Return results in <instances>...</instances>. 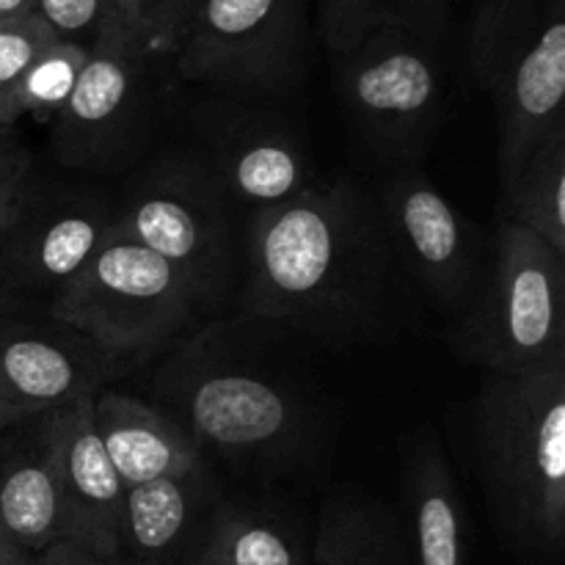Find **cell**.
<instances>
[{
  "label": "cell",
  "instance_id": "3957f363",
  "mask_svg": "<svg viewBox=\"0 0 565 565\" xmlns=\"http://www.w3.org/2000/svg\"><path fill=\"white\" fill-rule=\"evenodd\" d=\"M469 419L497 533L522 561L555 563L565 546V356L486 373Z\"/></svg>",
  "mask_w": 565,
  "mask_h": 565
},
{
  "label": "cell",
  "instance_id": "5bb4252c",
  "mask_svg": "<svg viewBox=\"0 0 565 565\" xmlns=\"http://www.w3.org/2000/svg\"><path fill=\"white\" fill-rule=\"evenodd\" d=\"M207 166L235 204L252 213L290 202L315 182L312 158L301 138L263 110L210 114Z\"/></svg>",
  "mask_w": 565,
  "mask_h": 565
},
{
  "label": "cell",
  "instance_id": "7c38bea8",
  "mask_svg": "<svg viewBox=\"0 0 565 565\" xmlns=\"http://www.w3.org/2000/svg\"><path fill=\"white\" fill-rule=\"evenodd\" d=\"M119 379L108 356L88 337L47 315H25L0 326V414L17 428L50 412L88 401Z\"/></svg>",
  "mask_w": 565,
  "mask_h": 565
},
{
  "label": "cell",
  "instance_id": "d6986e66",
  "mask_svg": "<svg viewBox=\"0 0 565 565\" xmlns=\"http://www.w3.org/2000/svg\"><path fill=\"white\" fill-rule=\"evenodd\" d=\"M0 450V541L42 555L64 541V500L36 419Z\"/></svg>",
  "mask_w": 565,
  "mask_h": 565
},
{
  "label": "cell",
  "instance_id": "ffe728a7",
  "mask_svg": "<svg viewBox=\"0 0 565 565\" xmlns=\"http://www.w3.org/2000/svg\"><path fill=\"white\" fill-rule=\"evenodd\" d=\"M309 565H412L395 513L370 497H329L320 513Z\"/></svg>",
  "mask_w": 565,
  "mask_h": 565
},
{
  "label": "cell",
  "instance_id": "e0dca14e",
  "mask_svg": "<svg viewBox=\"0 0 565 565\" xmlns=\"http://www.w3.org/2000/svg\"><path fill=\"white\" fill-rule=\"evenodd\" d=\"M406 544L412 565H469L467 508L452 463L430 425L401 441Z\"/></svg>",
  "mask_w": 565,
  "mask_h": 565
},
{
  "label": "cell",
  "instance_id": "d6a6232c",
  "mask_svg": "<svg viewBox=\"0 0 565 565\" xmlns=\"http://www.w3.org/2000/svg\"><path fill=\"white\" fill-rule=\"evenodd\" d=\"M25 312H28V303L20 301V298H14L11 292H6L3 287H0V326H3L6 320H14Z\"/></svg>",
  "mask_w": 565,
  "mask_h": 565
},
{
  "label": "cell",
  "instance_id": "2e32d148",
  "mask_svg": "<svg viewBox=\"0 0 565 565\" xmlns=\"http://www.w3.org/2000/svg\"><path fill=\"white\" fill-rule=\"evenodd\" d=\"M218 508L210 469L125 489L114 565H180Z\"/></svg>",
  "mask_w": 565,
  "mask_h": 565
},
{
  "label": "cell",
  "instance_id": "484cf974",
  "mask_svg": "<svg viewBox=\"0 0 565 565\" xmlns=\"http://www.w3.org/2000/svg\"><path fill=\"white\" fill-rule=\"evenodd\" d=\"M114 22L154 58H174L199 0H110Z\"/></svg>",
  "mask_w": 565,
  "mask_h": 565
},
{
  "label": "cell",
  "instance_id": "ba28073f",
  "mask_svg": "<svg viewBox=\"0 0 565 565\" xmlns=\"http://www.w3.org/2000/svg\"><path fill=\"white\" fill-rule=\"evenodd\" d=\"M307 50L309 0H199L171 61L188 83L270 97L301 81Z\"/></svg>",
  "mask_w": 565,
  "mask_h": 565
},
{
  "label": "cell",
  "instance_id": "277c9868",
  "mask_svg": "<svg viewBox=\"0 0 565 565\" xmlns=\"http://www.w3.org/2000/svg\"><path fill=\"white\" fill-rule=\"evenodd\" d=\"M47 315L88 337L125 375L171 351L204 312L171 265L110 224L86 268L50 298Z\"/></svg>",
  "mask_w": 565,
  "mask_h": 565
},
{
  "label": "cell",
  "instance_id": "9c48e42d",
  "mask_svg": "<svg viewBox=\"0 0 565 565\" xmlns=\"http://www.w3.org/2000/svg\"><path fill=\"white\" fill-rule=\"evenodd\" d=\"M392 243L423 301L452 323L472 301L489 237L417 166L386 171L375 185Z\"/></svg>",
  "mask_w": 565,
  "mask_h": 565
},
{
  "label": "cell",
  "instance_id": "603a6c76",
  "mask_svg": "<svg viewBox=\"0 0 565 565\" xmlns=\"http://www.w3.org/2000/svg\"><path fill=\"white\" fill-rule=\"evenodd\" d=\"M88 50L72 42H53L28 64L20 81L14 83L0 105V127H14L20 119H33L39 125H53L55 116L64 110L66 99L72 97Z\"/></svg>",
  "mask_w": 565,
  "mask_h": 565
},
{
  "label": "cell",
  "instance_id": "8fae6325",
  "mask_svg": "<svg viewBox=\"0 0 565 565\" xmlns=\"http://www.w3.org/2000/svg\"><path fill=\"white\" fill-rule=\"evenodd\" d=\"M154 61L116 22L99 33L72 97L50 125L61 163L99 169L125 154L147 121Z\"/></svg>",
  "mask_w": 565,
  "mask_h": 565
},
{
  "label": "cell",
  "instance_id": "4316f807",
  "mask_svg": "<svg viewBox=\"0 0 565 565\" xmlns=\"http://www.w3.org/2000/svg\"><path fill=\"white\" fill-rule=\"evenodd\" d=\"M33 20L58 42L92 47L114 22L110 0H33Z\"/></svg>",
  "mask_w": 565,
  "mask_h": 565
},
{
  "label": "cell",
  "instance_id": "9a60e30c",
  "mask_svg": "<svg viewBox=\"0 0 565 565\" xmlns=\"http://www.w3.org/2000/svg\"><path fill=\"white\" fill-rule=\"evenodd\" d=\"M497 103L500 191L524 160L565 127V0H550L539 28L491 88Z\"/></svg>",
  "mask_w": 565,
  "mask_h": 565
},
{
  "label": "cell",
  "instance_id": "5b68a950",
  "mask_svg": "<svg viewBox=\"0 0 565 565\" xmlns=\"http://www.w3.org/2000/svg\"><path fill=\"white\" fill-rule=\"evenodd\" d=\"M445 334L483 373L516 375L565 356V257L500 218L478 290Z\"/></svg>",
  "mask_w": 565,
  "mask_h": 565
},
{
  "label": "cell",
  "instance_id": "44dd1931",
  "mask_svg": "<svg viewBox=\"0 0 565 565\" xmlns=\"http://www.w3.org/2000/svg\"><path fill=\"white\" fill-rule=\"evenodd\" d=\"M565 257V127L552 132L502 188V215Z\"/></svg>",
  "mask_w": 565,
  "mask_h": 565
},
{
  "label": "cell",
  "instance_id": "83f0119b",
  "mask_svg": "<svg viewBox=\"0 0 565 565\" xmlns=\"http://www.w3.org/2000/svg\"><path fill=\"white\" fill-rule=\"evenodd\" d=\"M53 42L47 31L36 20H20L0 25V105L6 94L14 88L22 72L33 58Z\"/></svg>",
  "mask_w": 565,
  "mask_h": 565
},
{
  "label": "cell",
  "instance_id": "6da1fadb",
  "mask_svg": "<svg viewBox=\"0 0 565 565\" xmlns=\"http://www.w3.org/2000/svg\"><path fill=\"white\" fill-rule=\"evenodd\" d=\"M419 301L375 188L356 177H315L248 218L237 309L252 318L309 345H381L417 323Z\"/></svg>",
  "mask_w": 565,
  "mask_h": 565
},
{
  "label": "cell",
  "instance_id": "52a82bcc",
  "mask_svg": "<svg viewBox=\"0 0 565 565\" xmlns=\"http://www.w3.org/2000/svg\"><path fill=\"white\" fill-rule=\"evenodd\" d=\"M348 127L390 171L417 166L447 103L441 25H386L334 55Z\"/></svg>",
  "mask_w": 565,
  "mask_h": 565
},
{
  "label": "cell",
  "instance_id": "ac0fdd59",
  "mask_svg": "<svg viewBox=\"0 0 565 565\" xmlns=\"http://www.w3.org/2000/svg\"><path fill=\"white\" fill-rule=\"evenodd\" d=\"M92 419L125 489L207 467L193 436L143 397L105 386L92 397Z\"/></svg>",
  "mask_w": 565,
  "mask_h": 565
},
{
  "label": "cell",
  "instance_id": "e575fe53",
  "mask_svg": "<svg viewBox=\"0 0 565 565\" xmlns=\"http://www.w3.org/2000/svg\"><path fill=\"white\" fill-rule=\"evenodd\" d=\"M0 430H6V428H3V414H0Z\"/></svg>",
  "mask_w": 565,
  "mask_h": 565
},
{
  "label": "cell",
  "instance_id": "f546056e",
  "mask_svg": "<svg viewBox=\"0 0 565 565\" xmlns=\"http://www.w3.org/2000/svg\"><path fill=\"white\" fill-rule=\"evenodd\" d=\"M42 561H44V565H114V563H105V561H97V557L86 555V552H81L77 546L66 544V541H61V544L44 550Z\"/></svg>",
  "mask_w": 565,
  "mask_h": 565
},
{
  "label": "cell",
  "instance_id": "d4e9b609",
  "mask_svg": "<svg viewBox=\"0 0 565 565\" xmlns=\"http://www.w3.org/2000/svg\"><path fill=\"white\" fill-rule=\"evenodd\" d=\"M441 0H318V28L331 55L386 25H441Z\"/></svg>",
  "mask_w": 565,
  "mask_h": 565
},
{
  "label": "cell",
  "instance_id": "cb8c5ba5",
  "mask_svg": "<svg viewBox=\"0 0 565 565\" xmlns=\"http://www.w3.org/2000/svg\"><path fill=\"white\" fill-rule=\"evenodd\" d=\"M550 0H483L469 31V70L486 92L530 42Z\"/></svg>",
  "mask_w": 565,
  "mask_h": 565
},
{
  "label": "cell",
  "instance_id": "30bf717a",
  "mask_svg": "<svg viewBox=\"0 0 565 565\" xmlns=\"http://www.w3.org/2000/svg\"><path fill=\"white\" fill-rule=\"evenodd\" d=\"M114 224L97 191L31 177L0 226V287L31 307L70 285Z\"/></svg>",
  "mask_w": 565,
  "mask_h": 565
},
{
  "label": "cell",
  "instance_id": "1f68e13d",
  "mask_svg": "<svg viewBox=\"0 0 565 565\" xmlns=\"http://www.w3.org/2000/svg\"><path fill=\"white\" fill-rule=\"evenodd\" d=\"M0 565H44V561L36 552L17 550V546L0 541Z\"/></svg>",
  "mask_w": 565,
  "mask_h": 565
},
{
  "label": "cell",
  "instance_id": "836d02e7",
  "mask_svg": "<svg viewBox=\"0 0 565 565\" xmlns=\"http://www.w3.org/2000/svg\"><path fill=\"white\" fill-rule=\"evenodd\" d=\"M180 565H215V563H213V557H210L207 552L202 550V541H199V546H196V550H193L191 555H188L185 561H182Z\"/></svg>",
  "mask_w": 565,
  "mask_h": 565
},
{
  "label": "cell",
  "instance_id": "7a4b0ae2",
  "mask_svg": "<svg viewBox=\"0 0 565 565\" xmlns=\"http://www.w3.org/2000/svg\"><path fill=\"white\" fill-rule=\"evenodd\" d=\"M301 345L268 320L221 315L163 353L149 403L237 472L298 475L329 441V408Z\"/></svg>",
  "mask_w": 565,
  "mask_h": 565
},
{
  "label": "cell",
  "instance_id": "f1b7e54d",
  "mask_svg": "<svg viewBox=\"0 0 565 565\" xmlns=\"http://www.w3.org/2000/svg\"><path fill=\"white\" fill-rule=\"evenodd\" d=\"M33 177V158L11 127H0V226Z\"/></svg>",
  "mask_w": 565,
  "mask_h": 565
},
{
  "label": "cell",
  "instance_id": "4fadbf2b",
  "mask_svg": "<svg viewBox=\"0 0 565 565\" xmlns=\"http://www.w3.org/2000/svg\"><path fill=\"white\" fill-rule=\"evenodd\" d=\"M64 500V541L97 561H116L125 483L110 467L92 419V397L36 419Z\"/></svg>",
  "mask_w": 565,
  "mask_h": 565
},
{
  "label": "cell",
  "instance_id": "8992f818",
  "mask_svg": "<svg viewBox=\"0 0 565 565\" xmlns=\"http://www.w3.org/2000/svg\"><path fill=\"white\" fill-rule=\"evenodd\" d=\"M114 224L171 265L204 315L221 318L235 303L243 270L235 202L202 158L171 154L147 166L114 207Z\"/></svg>",
  "mask_w": 565,
  "mask_h": 565
},
{
  "label": "cell",
  "instance_id": "7402d4cb",
  "mask_svg": "<svg viewBox=\"0 0 565 565\" xmlns=\"http://www.w3.org/2000/svg\"><path fill=\"white\" fill-rule=\"evenodd\" d=\"M202 550L215 565H309L303 546L274 513L254 505L218 502Z\"/></svg>",
  "mask_w": 565,
  "mask_h": 565
},
{
  "label": "cell",
  "instance_id": "4dcf8cb0",
  "mask_svg": "<svg viewBox=\"0 0 565 565\" xmlns=\"http://www.w3.org/2000/svg\"><path fill=\"white\" fill-rule=\"evenodd\" d=\"M33 17V0H0V25L6 22L31 20Z\"/></svg>",
  "mask_w": 565,
  "mask_h": 565
}]
</instances>
